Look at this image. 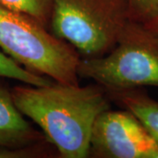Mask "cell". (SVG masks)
<instances>
[{
  "label": "cell",
  "mask_w": 158,
  "mask_h": 158,
  "mask_svg": "<svg viewBox=\"0 0 158 158\" xmlns=\"http://www.w3.org/2000/svg\"><path fill=\"white\" fill-rule=\"evenodd\" d=\"M47 140L24 118L11 92L0 85V150L34 148Z\"/></svg>",
  "instance_id": "8992f818"
},
{
  "label": "cell",
  "mask_w": 158,
  "mask_h": 158,
  "mask_svg": "<svg viewBox=\"0 0 158 158\" xmlns=\"http://www.w3.org/2000/svg\"><path fill=\"white\" fill-rule=\"evenodd\" d=\"M131 19L127 0H54L51 33L81 59L107 55Z\"/></svg>",
  "instance_id": "3957f363"
},
{
  "label": "cell",
  "mask_w": 158,
  "mask_h": 158,
  "mask_svg": "<svg viewBox=\"0 0 158 158\" xmlns=\"http://www.w3.org/2000/svg\"><path fill=\"white\" fill-rule=\"evenodd\" d=\"M130 19L148 24L158 19V0H127Z\"/></svg>",
  "instance_id": "30bf717a"
},
{
  "label": "cell",
  "mask_w": 158,
  "mask_h": 158,
  "mask_svg": "<svg viewBox=\"0 0 158 158\" xmlns=\"http://www.w3.org/2000/svg\"><path fill=\"white\" fill-rule=\"evenodd\" d=\"M0 49L32 72L78 85V53L35 19L1 4Z\"/></svg>",
  "instance_id": "7a4b0ae2"
},
{
  "label": "cell",
  "mask_w": 158,
  "mask_h": 158,
  "mask_svg": "<svg viewBox=\"0 0 158 158\" xmlns=\"http://www.w3.org/2000/svg\"><path fill=\"white\" fill-rule=\"evenodd\" d=\"M35 155H40V153L35 152L32 148L18 150H0V158L34 157Z\"/></svg>",
  "instance_id": "8fae6325"
},
{
  "label": "cell",
  "mask_w": 158,
  "mask_h": 158,
  "mask_svg": "<svg viewBox=\"0 0 158 158\" xmlns=\"http://www.w3.org/2000/svg\"><path fill=\"white\" fill-rule=\"evenodd\" d=\"M11 92L19 110L39 126L62 157L85 158L90 155L94 123L110 109L102 86L54 81L43 86L19 85Z\"/></svg>",
  "instance_id": "6da1fadb"
},
{
  "label": "cell",
  "mask_w": 158,
  "mask_h": 158,
  "mask_svg": "<svg viewBox=\"0 0 158 158\" xmlns=\"http://www.w3.org/2000/svg\"><path fill=\"white\" fill-rule=\"evenodd\" d=\"M110 94L133 113L158 142V101L138 89Z\"/></svg>",
  "instance_id": "52a82bcc"
},
{
  "label": "cell",
  "mask_w": 158,
  "mask_h": 158,
  "mask_svg": "<svg viewBox=\"0 0 158 158\" xmlns=\"http://www.w3.org/2000/svg\"><path fill=\"white\" fill-rule=\"evenodd\" d=\"M78 75L109 92L158 87V35L131 19L107 55L80 60Z\"/></svg>",
  "instance_id": "277c9868"
},
{
  "label": "cell",
  "mask_w": 158,
  "mask_h": 158,
  "mask_svg": "<svg viewBox=\"0 0 158 158\" xmlns=\"http://www.w3.org/2000/svg\"><path fill=\"white\" fill-rule=\"evenodd\" d=\"M0 77L14 79L25 85L43 86L54 82L49 77L24 68L0 49Z\"/></svg>",
  "instance_id": "ba28073f"
},
{
  "label": "cell",
  "mask_w": 158,
  "mask_h": 158,
  "mask_svg": "<svg viewBox=\"0 0 158 158\" xmlns=\"http://www.w3.org/2000/svg\"><path fill=\"white\" fill-rule=\"evenodd\" d=\"M144 25L147 26L148 28L151 29L153 32H155L158 35V19L153 20L151 22L148 23V24H144Z\"/></svg>",
  "instance_id": "7c38bea8"
},
{
  "label": "cell",
  "mask_w": 158,
  "mask_h": 158,
  "mask_svg": "<svg viewBox=\"0 0 158 158\" xmlns=\"http://www.w3.org/2000/svg\"><path fill=\"white\" fill-rule=\"evenodd\" d=\"M54 0H0L10 9L27 14L46 27H49Z\"/></svg>",
  "instance_id": "9c48e42d"
},
{
  "label": "cell",
  "mask_w": 158,
  "mask_h": 158,
  "mask_svg": "<svg viewBox=\"0 0 158 158\" xmlns=\"http://www.w3.org/2000/svg\"><path fill=\"white\" fill-rule=\"evenodd\" d=\"M90 154L104 158H158V142L129 111L108 109L94 123Z\"/></svg>",
  "instance_id": "5b68a950"
}]
</instances>
